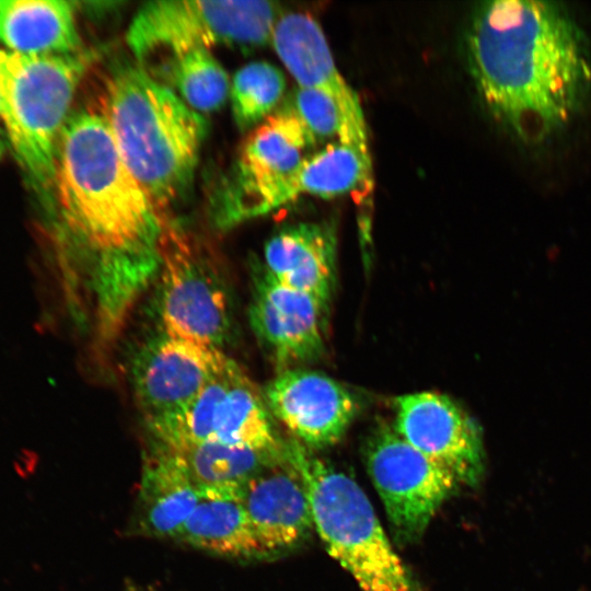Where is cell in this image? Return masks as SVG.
<instances>
[{"label": "cell", "instance_id": "cell-4", "mask_svg": "<svg viewBox=\"0 0 591 591\" xmlns=\"http://www.w3.org/2000/svg\"><path fill=\"white\" fill-rule=\"evenodd\" d=\"M289 448L303 478L314 529L362 591H416L360 486L294 439Z\"/></svg>", "mask_w": 591, "mask_h": 591}, {"label": "cell", "instance_id": "cell-2", "mask_svg": "<svg viewBox=\"0 0 591 591\" xmlns=\"http://www.w3.org/2000/svg\"><path fill=\"white\" fill-rule=\"evenodd\" d=\"M466 46L487 111L525 144L542 143L570 123L591 83L583 36L555 2H484L472 18Z\"/></svg>", "mask_w": 591, "mask_h": 591}, {"label": "cell", "instance_id": "cell-25", "mask_svg": "<svg viewBox=\"0 0 591 591\" xmlns=\"http://www.w3.org/2000/svg\"><path fill=\"white\" fill-rule=\"evenodd\" d=\"M288 107L317 141L332 140L350 144L343 112L329 95L298 86Z\"/></svg>", "mask_w": 591, "mask_h": 591}, {"label": "cell", "instance_id": "cell-7", "mask_svg": "<svg viewBox=\"0 0 591 591\" xmlns=\"http://www.w3.org/2000/svg\"><path fill=\"white\" fill-rule=\"evenodd\" d=\"M317 142L289 107L253 128L216 204L217 225L230 228L290 202L292 183Z\"/></svg>", "mask_w": 591, "mask_h": 591}, {"label": "cell", "instance_id": "cell-9", "mask_svg": "<svg viewBox=\"0 0 591 591\" xmlns=\"http://www.w3.org/2000/svg\"><path fill=\"white\" fill-rule=\"evenodd\" d=\"M148 431L161 442H218L260 450H276L283 443L264 393L230 357L178 416Z\"/></svg>", "mask_w": 591, "mask_h": 591}, {"label": "cell", "instance_id": "cell-1", "mask_svg": "<svg viewBox=\"0 0 591 591\" xmlns=\"http://www.w3.org/2000/svg\"><path fill=\"white\" fill-rule=\"evenodd\" d=\"M54 186L81 254L78 280L102 352L158 276L166 227L124 162L103 114L80 111L68 117L58 141Z\"/></svg>", "mask_w": 591, "mask_h": 591}, {"label": "cell", "instance_id": "cell-23", "mask_svg": "<svg viewBox=\"0 0 591 591\" xmlns=\"http://www.w3.org/2000/svg\"><path fill=\"white\" fill-rule=\"evenodd\" d=\"M286 90L283 73L266 61L242 67L233 78L231 103L233 117L241 130L255 128L280 102Z\"/></svg>", "mask_w": 591, "mask_h": 591}, {"label": "cell", "instance_id": "cell-19", "mask_svg": "<svg viewBox=\"0 0 591 591\" xmlns=\"http://www.w3.org/2000/svg\"><path fill=\"white\" fill-rule=\"evenodd\" d=\"M74 13L65 0H0V44L25 55L77 54Z\"/></svg>", "mask_w": 591, "mask_h": 591}, {"label": "cell", "instance_id": "cell-8", "mask_svg": "<svg viewBox=\"0 0 591 591\" xmlns=\"http://www.w3.org/2000/svg\"><path fill=\"white\" fill-rule=\"evenodd\" d=\"M158 276L162 332L223 350L231 332V304L217 262L166 228Z\"/></svg>", "mask_w": 591, "mask_h": 591}, {"label": "cell", "instance_id": "cell-3", "mask_svg": "<svg viewBox=\"0 0 591 591\" xmlns=\"http://www.w3.org/2000/svg\"><path fill=\"white\" fill-rule=\"evenodd\" d=\"M102 114L124 162L157 206L187 190L206 135L198 112L139 66H124L106 84Z\"/></svg>", "mask_w": 591, "mask_h": 591}, {"label": "cell", "instance_id": "cell-21", "mask_svg": "<svg viewBox=\"0 0 591 591\" xmlns=\"http://www.w3.org/2000/svg\"><path fill=\"white\" fill-rule=\"evenodd\" d=\"M373 192L369 150L339 141L315 150L301 165L290 189V201L308 194L334 198L350 194L364 201Z\"/></svg>", "mask_w": 591, "mask_h": 591}, {"label": "cell", "instance_id": "cell-16", "mask_svg": "<svg viewBox=\"0 0 591 591\" xmlns=\"http://www.w3.org/2000/svg\"><path fill=\"white\" fill-rule=\"evenodd\" d=\"M271 44L300 88L333 97L346 120L349 143L369 150L368 129L359 96L337 69L320 24L304 12L280 15Z\"/></svg>", "mask_w": 591, "mask_h": 591}, {"label": "cell", "instance_id": "cell-6", "mask_svg": "<svg viewBox=\"0 0 591 591\" xmlns=\"http://www.w3.org/2000/svg\"><path fill=\"white\" fill-rule=\"evenodd\" d=\"M279 18L269 1H152L136 12L127 44L140 68L166 76L176 59L195 49L271 43Z\"/></svg>", "mask_w": 591, "mask_h": 591}, {"label": "cell", "instance_id": "cell-22", "mask_svg": "<svg viewBox=\"0 0 591 591\" xmlns=\"http://www.w3.org/2000/svg\"><path fill=\"white\" fill-rule=\"evenodd\" d=\"M183 464L200 488L241 486L255 471L276 455V450H260L218 442H161Z\"/></svg>", "mask_w": 591, "mask_h": 591}, {"label": "cell", "instance_id": "cell-15", "mask_svg": "<svg viewBox=\"0 0 591 591\" xmlns=\"http://www.w3.org/2000/svg\"><path fill=\"white\" fill-rule=\"evenodd\" d=\"M327 309L314 297L276 281L263 267L255 273L250 324L280 371L323 355Z\"/></svg>", "mask_w": 591, "mask_h": 591}, {"label": "cell", "instance_id": "cell-13", "mask_svg": "<svg viewBox=\"0 0 591 591\" xmlns=\"http://www.w3.org/2000/svg\"><path fill=\"white\" fill-rule=\"evenodd\" d=\"M240 495L263 558L292 549L314 528L306 488L289 441L241 484Z\"/></svg>", "mask_w": 591, "mask_h": 591}, {"label": "cell", "instance_id": "cell-18", "mask_svg": "<svg viewBox=\"0 0 591 591\" xmlns=\"http://www.w3.org/2000/svg\"><path fill=\"white\" fill-rule=\"evenodd\" d=\"M198 499L199 488L179 460L151 440L138 496L144 531L154 536L177 538Z\"/></svg>", "mask_w": 591, "mask_h": 591}, {"label": "cell", "instance_id": "cell-26", "mask_svg": "<svg viewBox=\"0 0 591 591\" xmlns=\"http://www.w3.org/2000/svg\"><path fill=\"white\" fill-rule=\"evenodd\" d=\"M2 140H3V139H2L1 134H0V157H1L2 151H3V148H4V147H3V141H2Z\"/></svg>", "mask_w": 591, "mask_h": 591}, {"label": "cell", "instance_id": "cell-17", "mask_svg": "<svg viewBox=\"0 0 591 591\" xmlns=\"http://www.w3.org/2000/svg\"><path fill=\"white\" fill-rule=\"evenodd\" d=\"M336 234L329 224H291L267 241L263 268L276 281L328 308L336 285Z\"/></svg>", "mask_w": 591, "mask_h": 591}, {"label": "cell", "instance_id": "cell-12", "mask_svg": "<svg viewBox=\"0 0 591 591\" xmlns=\"http://www.w3.org/2000/svg\"><path fill=\"white\" fill-rule=\"evenodd\" d=\"M394 430L410 445L447 468L460 485L475 486L485 471L477 424L452 398L417 392L395 399Z\"/></svg>", "mask_w": 591, "mask_h": 591}, {"label": "cell", "instance_id": "cell-5", "mask_svg": "<svg viewBox=\"0 0 591 591\" xmlns=\"http://www.w3.org/2000/svg\"><path fill=\"white\" fill-rule=\"evenodd\" d=\"M84 58L0 48V121L22 169L39 188L54 186L58 141L84 72Z\"/></svg>", "mask_w": 591, "mask_h": 591}, {"label": "cell", "instance_id": "cell-20", "mask_svg": "<svg viewBox=\"0 0 591 591\" xmlns=\"http://www.w3.org/2000/svg\"><path fill=\"white\" fill-rule=\"evenodd\" d=\"M177 540L224 557L263 558L240 486L200 488L197 506Z\"/></svg>", "mask_w": 591, "mask_h": 591}, {"label": "cell", "instance_id": "cell-24", "mask_svg": "<svg viewBox=\"0 0 591 591\" xmlns=\"http://www.w3.org/2000/svg\"><path fill=\"white\" fill-rule=\"evenodd\" d=\"M182 100L194 111L219 109L229 93L225 70L208 49L192 50L176 59L166 72Z\"/></svg>", "mask_w": 591, "mask_h": 591}, {"label": "cell", "instance_id": "cell-14", "mask_svg": "<svg viewBox=\"0 0 591 591\" xmlns=\"http://www.w3.org/2000/svg\"><path fill=\"white\" fill-rule=\"evenodd\" d=\"M264 397L271 416L312 451L338 442L358 412V403L347 387L306 369L279 371Z\"/></svg>", "mask_w": 591, "mask_h": 591}, {"label": "cell", "instance_id": "cell-10", "mask_svg": "<svg viewBox=\"0 0 591 591\" xmlns=\"http://www.w3.org/2000/svg\"><path fill=\"white\" fill-rule=\"evenodd\" d=\"M366 460L395 536L402 543L418 540L460 485L447 468L387 426L376 429L370 438Z\"/></svg>", "mask_w": 591, "mask_h": 591}, {"label": "cell", "instance_id": "cell-11", "mask_svg": "<svg viewBox=\"0 0 591 591\" xmlns=\"http://www.w3.org/2000/svg\"><path fill=\"white\" fill-rule=\"evenodd\" d=\"M223 350L162 332L136 355L132 382L147 429L178 416L221 371Z\"/></svg>", "mask_w": 591, "mask_h": 591}]
</instances>
